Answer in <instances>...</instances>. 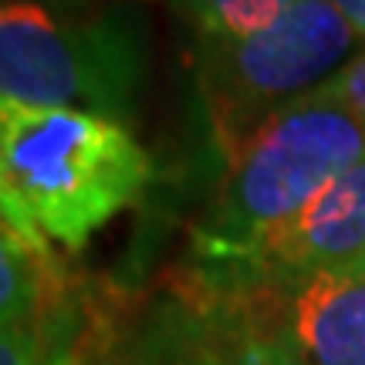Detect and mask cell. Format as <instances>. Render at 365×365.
<instances>
[{
	"instance_id": "obj_2",
	"label": "cell",
	"mask_w": 365,
	"mask_h": 365,
	"mask_svg": "<svg viewBox=\"0 0 365 365\" xmlns=\"http://www.w3.org/2000/svg\"><path fill=\"white\" fill-rule=\"evenodd\" d=\"M362 159L365 129L352 112L314 91L291 102L230 163L213 207L196 227V254L220 281L267 230L298 217Z\"/></svg>"
},
{
	"instance_id": "obj_13",
	"label": "cell",
	"mask_w": 365,
	"mask_h": 365,
	"mask_svg": "<svg viewBox=\"0 0 365 365\" xmlns=\"http://www.w3.org/2000/svg\"><path fill=\"white\" fill-rule=\"evenodd\" d=\"M335 11L345 17V24L365 41V0H328Z\"/></svg>"
},
{
	"instance_id": "obj_9",
	"label": "cell",
	"mask_w": 365,
	"mask_h": 365,
	"mask_svg": "<svg viewBox=\"0 0 365 365\" xmlns=\"http://www.w3.org/2000/svg\"><path fill=\"white\" fill-rule=\"evenodd\" d=\"M196 365H308L294 352V345L277 331L271 339H247L240 341L230 352H217V355H203L196 359Z\"/></svg>"
},
{
	"instance_id": "obj_7",
	"label": "cell",
	"mask_w": 365,
	"mask_h": 365,
	"mask_svg": "<svg viewBox=\"0 0 365 365\" xmlns=\"http://www.w3.org/2000/svg\"><path fill=\"white\" fill-rule=\"evenodd\" d=\"M51 264L24 237L0 223V328H27L34 322Z\"/></svg>"
},
{
	"instance_id": "obj_16",
	"label": "cell",
	"mask_w": 365,
	"mask_h": 365,
	"mask_svg": "<svg viewBox=\"0 0 365 365\" xmlns=\"http://www.w3.org/2000/svg\"><path fill=\"white\" fill-rule=\"evenodd\" d=\"M190 365H196V362H190Z\"/></svg>"
},
{
	"instance_id": "obj_12",
	"label": "cell",
	"mask_w": 365,
	"mask_h": 365,
	"mask_svg": "<svg viewBox=\"0 0 365 365\" xmlns=\"http://www.w3.org/2000/svg\"><path fill=\"white\" fill-rule=\"evenodd\" d=\"M0 223H7V227H11V230H14L17 237H24V240H27V244H31L34 250H38L41 257H48V261H54L51 240H48V237L41 234L38 227H34L31 220H27L24 213H21V210L14 207V200L7 196V190H4V186H0Z\"/></svg>"
},
{
	"instance_id": "obj_5",
	"label": "cell",
	"mask_w": 365,
	"mask_h": 365,
	"mask_svg": "<svg viewBox=\"0 0 365 365\" xmlns=\"http://www.w3.org/2000/svg\"><path fill=\"white\" fill-rule=\"evenodd\" d=\"M365 250V159L314 196L298 217L274 227L220 281H274L341 271Z\"/></svg>"
},
{
	"instance_id": "obj_10",
	"label": "cell",
	"mask_w": 365,
	"mask_h": 365,
	"mask_svg": "<svg viewBox=\"0 0 365 365\" xmlns=\"http://www.w3.org/2000/svg\"><path fill=\"white\" fill-rule=\"evenodd\" d=\"M314 95L341 105L345 112H352L365 129V51L355 54L349 65H341L322 88H314Z\"/></svg>"
},
{
	"instance_id": "obj_4",
	"label": "cell",
	"mask_w": 365,
	"mask_h": 365,
	"mask_svg": "<svg viewBox=\"0 0 365 365\" xmlns=\"http://www.w3.org/2000/svg\"><path fill=\"white\" fill-rule=\"evenodd\" d=\"M145 75V31L132 14H58L0 0V98L129 125Z\"/></svg>"
},
{
	"instance_id": "obj_11",
	"label": "cell",
	"mask_w": 365,
	"mask_h": 365,
	"mask_svg": "<svg viewBox=\"0 0 365 365\" xmlns=\"http://www.w3.org/2000/svg\"><path fill=\"white\" fill-rule=\"evenodd\" d=\"M0 365H51V352L34 328H0Z\"/></svg>"
},
{
	"instance_id": "obj_15",
	"label": "cell",
	"mask_w": 365,
	"mask_h": 365,
	"mask_svg": "<svg viewBox=\"0 0 365 365\" xmlns=\"http://www.w3.org/2000/svg\"><path fill=\"white\" fill-rule=\"evenodd\" d=\"M339 274H352V277H365V250L359 254V257H355L352 264H345V267H341Z\"/></svg>"
},
{
	"instance_id": "obj_6",
	"label": "cell",
	"mask_w": 365,
	"mask_h": 365,
	"mask_svg": "<svg viewBox=\"0 0 365 365\" xmlns=\"http://www.w3.org/2000/svg\"><path fill=\"white\" fill-rule=\"evenodd\" d=\"M284 335L308 365H365V277L325 271L287 284Z\"/></svg>"
},
{
	"instance_id": "obj_8",
	"label": "cell",
	"mask_w": 365,
	"mask_h": 365,
	"mask_svg": "<svg viewBox=\"0 0 365 365\" xmlns=\"http://www.w3.org/2000/svg\"><path fill=\"white\" fill-rule=\"evenodd\" d=\"M166 4L193 27L196 41H230L274 24L298 0H166Z\"/></svg>"
},
{
	"instance_id": "obj_14",
	"label": "cell",
	"mask_w": 365,
	"mask_h": 365,
	"mask_svg": "<svg viewBox=\"0 0 365 365\" xmlns=\"http://www.w3.org/2000/svg\"><path fill=\"white\" fill-rule=\"evenodd\" d=\"M17 4H34V7H48L58 14H81L88 11L95 0H17Z\"/></svg>"
},
{
	"instance_id": "obj_3",
	"label": "cell",
	"mask_w": 365,
	"mask_h": 365,
	"mask_svg": "<svg viewBox=\"0 0 365 365\" xmlns=\"http://www.w3.org/2000/svg\"><path fill=\"white\" fill-rule=\"evenodd\" d=\"M359 41L328 0H298L284 17L244 38L196 41V102L213 153L234 163L274 112L349 65Z\"/></svg>"
},
{
	"instance_id": "obj_1",
	"label": "cell",
	"mask_w": 365,
	"mask_h": 365,
	"mask_svg": "<svg viewBox=\"0 0 365 365\" xmlns=\"http://www.w3.org/2000/svg\"><path fill=\"white\" fill-rule=\"evenodd\" d=\"M149 180L153 156L125 122L0 98V186L58 247L81 250Z\"/></svg>"
}]
</instances>
